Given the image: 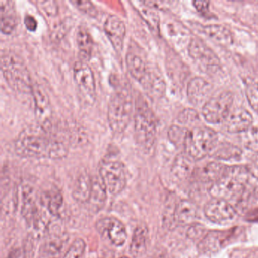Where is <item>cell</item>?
I'll list each match as a JSON object with an SVG mask.
<instances>
[{"label":"cell","instance_id":"46","mask_svg":"<svg viewBox=\"0 0 258 258\" xmlns=\"http://www.w3.org/2000/svg\"><path fill=\"white\" fill-rule=\"evenodd\" d=\"M254 193H255V195H256V196H257V197H258V186L256 187V188H255Z\"/></svg>","mask_w":258,"mask_h":258},{"label":"cell","instance_id":"6","mask_svg":"<svg viewBox=\"0 0 258 258\" xmlns=\"http://www.w3.org/2000/svg\"><path fill=\"white\" fill-rule=\"evenodd\" d=\"M217 142L218 136L214 130L206 126L194 127L188 131L183 146L185 153L194 161H199L211 155Z\"/></svg>","mask_w":258,"mask_h":258},{"label":"cell","instance_id":"22","mask_svg":"<svg viewBox=\"0 0 258 258\" xmlns=\"http://www.w3.org/2000/svg\"><path fill=\"white\" fill-rule=\"evenodd\" d=\"M92 190L88 205L93 213H98L104 208L107 200L106 188L100 177H92Z\"/></svg>","mask_w":258,"mask_h":258},{"label":"cell","instance_id":"33","mask_svg":"<svg viewBox=\"0 0 258 258\" xmlns=\"http://www.w3.org/2000/svg\"><path fill=\"white\" fill-rule=\"evenodd\" d=\"M140 7L138 8V11L141 15L142 18L144 19L149 28L155 31L158 32L159 30V17L158 14L153 11V9L148 7L143 2L139 3Z\"/></svg>","mask_w":258,"mask_h":258},{"label":"cell","instance_id":"10","mask_svg":"<svg viewBox=\"0 0 258 258\" xmlns=\"http://www.w3.org/2000/svg\"><path fill=\"white\" fill-rule=\"evenodd\" d=\"M204 212L208 220L220 224L232 223L238 216L236 209L229 202L214 198L205 204Z\"/></svg>","mask_w":258,"mask_h":258},{"label":"cell","instance_id":"42","mask_svg":"<svg viewBox=\"0 0 258 258\" xmlns=\"http://www.w3.org/2000/svg\"><path fill=\"white\" fill-rule=\"evenodd\" d=\"M24 23H25V27L29 31H35L37 28V21L36 20L35 18L31 15H27L24 19Z\"/></svg>","mask_w":258,"mask_h":258},{"label":"cell","instance_id":"43","mask_svg":"<svg viewBox=\"0 0 258 258\" xmlns=\"http://www.w3.org/2000/svg\"><path fill=\"white\" fill-rule=\"evenodd\" d=\"M247 169L250 175L258 179V154L252 158Z\"/></svg>","mask_w":258,"mask_h":258},{"label":"cell","instance_id":"24","mask_svg":"<svg viewBox=\"0 0 258 258\" xmlns=\"http://www.w3.org/2000/svg\"><path fill=\"white\" fill-rule=\"evenodd\" d=\"M149 239V230L144 224L138 225L134 230L130 246V252L134 257L142 256L146 251Z\"/></svg>","mask_w":258,"mask_h":258},{"label":"cell","instance_id":"16","mask_svg":"<svg viewBox=\"0 0 258 258\" xmlns=\"http://www.w3.org/2000/svg\"><path fill=\"white\" fill-rule=\"evenodd\" d=\"M104 29L114 49L117 52H121L126 36L124 22L117 16L111 15L105 21Z\"/></svg>","mask_w":258,"mask_h":258},{"label":"cell","instance_id":"13","mask_svg":"<svg viewBox=\"0 0 258 258\" xmlns=\"http://www.w3.org/2000/svg\"><path fill=\"white\" fill-rule=\"evenodd\" d=\"M37 123L45 126L52 125V110L49 96L40 86L34 84L32 93Z\"/></svg>","mask_w":258,"mask_h":258},{"label":"cell","instance_id":"1","mask_svg":"<svg viewBox=\"0 0 258 258\" xmlns=\"http://www.w3.org/2000/svg\"><path fill=\"white\" fill-rule=\"evenodd\" d=\"M67 136L55 132L53 126L31 125L19 134L15 143L16 153L25 158L61 159L69 153Z\"/></svg>","mask_w":258,"mask_h":258},{"label":"cell","instance_id":"48","mask_svg":"<svg viewBox=\"0 0 258 258\" xmlns=\"http://www.w3.org/2000/svg\"><path fill=\"white\" fill-rule=\"evenodd\" d=\"M120 258H128V257H126V256H122V257H120Z\"/></svg>","mask_w":258,"mask_h":258},{"label":"cell","instance_id":"14","mask_svg":"<svg viewBox=\"0 0 258 258\" xmlns=\"http://www.w3.org/2000/svg\"><path fill=\"white\" fill-rule=\"evenodd\" d=\"M212 85L200 77L191 79L187 87L188 101L195 106L205 105L212 97Z\"/></svg>","mask_w":258,"mask_h":258},{"label":"cell","instance_id":"40","mask_svg":"<svg viewBox=\"0 0 258 258\" xmlns=\"http://www.w3.org/2000/svg\"><path fill=\"white\" fill-rule=\"evenodd\" d=\"M206 234L205 227L199 223H194V224L191 225L187 232V235L190 239L193 240V241H199V243L203 239Z\"/></svg>","mask_w":258,"mask_h":258},{"label":"cell","instance_id":"4","mask_svg":"<svg viewBox=\"0 0 258 258\" xmlns=\"http://www.w3.org/2000/svg\"><path fill=\"white\" fill-rule=\"evenodd\" d=\"M134 131L139 146L143 150H151L156 138V120L152 109L142 96H139L136 100Z\"/></svg>","mask_w":258,"mask_h":258},{"label":"cell","instance_id":"11","mask_svg":"<svg viewBox=\"0 0 258 258\" xmlns=\"http://www.w3.org/2000/svg\"><path fill=\"white\" fill-rule=\"evenodd\" d=\"M190 56L200 66L207 69H216L220 66V61L217 54L197 37L191 39L188 46Z\"/></svg>","mask_w":258,"mask_h":258},{"label":"cell","instance_id":"9","mask_svg":"<svg viewBox=\"0 0 258 258\" xmlns=\"http://www.w3.org/2000/svg\"><path fill=\"white\" fill-rule=\"evenodd\" d=\"M74 78L86 101L90 103L94 102L96 96V81L93 71L85 61H79L75 63Z\"/></svg>","mask_w":258,"mask_h":258},{"label":"cell","instance_id":"47","mask_svg":"<svg viewBox=\"0 0 258 258\" xmlns=\"http://www.w3.org/2000/svg\"><path fill=\"white\" fill-rule=\"evenodd\" d=\"M151 258H162V257H161V256H152V257H151Z\"/></svg>","mask_w":258,"mask_h":258},{"label":"cell","instance_id":"38","mask_svg":"<svg viewBox=\"0 0 258 258\" xmlns=\"http://www.w3.org/2000/svg\"><path fill=\"white\" fill-rule=\"evenodd\" d=\"M75 7H76L80 11L83 12L85 14L95 17L97 15V10L95 7L94 4L90 1H71Z\"/></svg>","mask_w":258,"mask_h":258},{"label":"cell","instance_id":"41","mask_svg":"<svg viewBox=\"0 0 258 258\" xmlns=\"http://www.w3.org/2000/svg\"><path fill=\"white\" fill-rule=\"evenodd\" d=\"M38 4L42 6L43 10L49 16H54L56 14L58 7H57L56 3L54 1H42Z\"/></svg>","mask_w":258,"mask_h":258},{"label":"cell","instance_id":"25","mask_svg":"<svg viewBox=\"0 0 258 258\" xmlns=\"http://www.w3.org/2000/svg\"><path fill=\"white\" fill-rule=\"evenodd\" d=\"M202 31L208 37L220 44L229 46L233 42V36L230 30L223 25H205L202 28Z\"/></svg>","mask_w":258,"mask_h":258},{"label":"cell","instance_id":"32","mask_svg":"<svg viewBox=\"0 0 258 258\" xmlns=\"http://www.w3.org/2000/svg\"><path fill=\"white\" fill-rule=\"evenodd\" d=\"M178 202L174 197H170L166 202L163 212V224L164 227L171 229L176 222V208Z\"/></svg>","mask_w":258,"mask_h":258},{"label":"cell","instance_id":"27","mask_svg":"<svg viewBox=\"0 0 258 258\" xmlns=\"http://www.w3.org/2000/svg\"><path fill=\"white\" fill-rule=\"evenodd\" d=\"M126 66L131 76L142 84L147 76L149 69L140 55L130 52L126 57Z\"/></svg>","mask_w":258,"mask_h":258},{"label":"cell","instance_id":"3","mask_svg":"<svg viewBox=\"0 0 258 258\" xmlns=\"http://www.w3.org/2000/svg\"><path fill=\"white\" fill-rule=\"evenodd\" d=\"M0 60L1 72L9 86L21 93H32L34 84L22 58L12 51L2 50Z\"/></svg>","mask_w":258,"mask_h":258},{"label":"cell","instance_id":"28","mask_svg":"<svg viewBox=\"0 0 258 258\" xmlns=\"http://www.w3.org/2000/svg\"><path fill=\"white\" fill-rule=\"evenodd\" d=\"M76 40L79 54L83 61H89L91 58L93 43L91 35L85 27L78 28Z\"/></svg>","mask_w":258,"mask_h":258},{"label":"cell","instance_id":"31","mask_svg":"<svg viewBox=\"0 0 258 258\" xmlns=\"http://www.w3.org/2000/svg\"><path fill=\"white\" fill-rule=\"evenodd\" d=\"M142 84L145 89L156 97L162 96L165 91V84L163 78L156 72L150 70Z\"/></svg>","mask_w":258,"mask_h":258},{"label":"cell","instance_id":"12","mask_svg":"<svg viewBox=\"0 0 258 258\" xmlns=\"http://www.w3.org/2000/svg\"><path fill=\"white\" fill-rule=\"evenodd\" d=\"M96 229L102 235L107 234L110 241L117 247H121L127 238L126 226L114 217H104L98 220Z\"/></svg>","mask_w":258,"mask_h":258},{"label":"cell","instance_id":"36","mask_svg":"<svg viewBox=\"0 0 258 258\" xmlns=\"http://www.w3.org/2000/svg\"><path fill=\"white\" fill-rule=\"evenodd\" d=\"M86 243L82 238H77L66 250L63 258H81L84 254Z\"/></svg>","mask_w":258,"mask_h":258},{"label":"cell","instance_id":"17","mask_svg":"<svg viewBox=\"0 0 258 258\" xmlns=\"http://www.w3.org/2000/svg\"><path fill=\"white\" fill-rule=\"evenodd\" d=\"M253 118L250 111L244 108H237L231 111L225 120V127L231 134L246 132L251 127Z\"/></svg>","mask_w":258,"mask_h":258},{"label":"cell","instance_id":"20","mask_svg":"<svg viewBox=\"0 0 258 258\" xmlns=\"http://www.w3.org/2000/svg\"><path fill=\"white\" fill-rule=\"evenodd\" d=\"M227 167L221 163L212 161L200 168L196 169L193 176H196L199 182L212 185L224 175Z\"/></svg>","mask_w":258,"mask_h":258},{"label":"cell","instance_id":"49","mask_svg":"<svg viewBox=\"0 0 258 258\" xmlns=\"http://www.w3.org/2000/svg\"><path fill=\"white\" fill-rule=\"evenodd\" d=\"M25 258H30V257H25Z\"/></svg>","mask_w":258,"mask_h":258},{"label":"cell","instance_id":"30","mask_svg":"<svg viewBox=\"0 0 258 258\" xmlns=\"http://www.w3.org/2000/svg\"><path fill=\"white\" fill-rule=\"evenodd\" d=\"M66 241V237L62 235H50L43 244L41 253L47 258H58L64 249Z\"/></svg>","mask_w":258,"mask_h":258},{"label":"cell","instance_id":"21","mask_svg":"<svg viewBox=\"0 0 258 258\" xmlns=\"http://www.w3.org/2000/svg\"><path fill=\"white\" fill-rule=\"evenodd\" d=\"M17 26L14 4L8 0L0 1V28L5 34H10Z\"/></svg>","mask_w":258,"mask_h":258},{"label":"cell","instance_id":"44","mask_svg":"<svg viewBox=\"0 0 258 258\" xmlns=\"http://www.w3.org/2000/svg\"><path fill=\"white\" fill-rule=\"evenodd\" d=\"M196 10L201 13H207L209 10L210 3L208 1H199L196 0L192 3Z\"/></svg>","mask_w":258,"mask_h":258},{"label":"cell","instance_id":"29","mask_svg":"<svg viewBox=\"0 0 258 258\" xmlns=\"http://www.w3.org/2000/svg\"><path fill=\"white\" fill-rule=\"evenodd\" d=\"M242 155V151L238 146L229 143L217 145L211 153V156L217 160L233 161L238 160Z\"/></svg>","mask_w":258,"mask_h":258},{"label":"cell","instance_id":"15","mask_svg":"<svg viewBox=\"0 0 258 258\" xmlns=\"http://www.w3.org/2000/svg\"><path fill=\"white\" fill-rule=\"evenodd\" d=\"M235 235L234 229L226 231H211L206 234L199 243V249L203 253H212L226 245Z\"/></svg>","mask_w":258,"mask_h":258},{"label":"cell","instance_id":"2","mask_svg":"<svg viewBox=\"0 0 258 258\" xmlns=\"http://www.w3.org/2000/svg\"><path fill=\"white\" fill-rule=\"evenodd\" d=\"M247 167L241 166L227 167L226 173L211 185L209 193L214 199L227 201L239 199L246 191L250 176Z\"/></svg>","mask_w":258,"mask_h":258},{"label":"cell","instance_id":"23","mask_svg":"<svg viewBox=\"0 0 258 258\" xmlns=\"http://www.w3.org/2000/svg\"><path fill=\"white\" fill-rule=\"evenodd\" d=\"M198 217L197 206L194 202L183 199L178 202L176 208V222L184 226L194 224Z\"/></svg>","mask_w":258,"mask_h":258},{"label":"cell","instance_id":"35","mask_svg":"<svg viewBox=\"0 0 258 258\" xmlns=\"http://www.w3.org/2000/svg\"><path fill=\"white\" fill-rule=\"evenodd\" d=\"M47 208L49 212L55 217L60 215L63 205V196L58 189L51 190L48 195Z\"/></svg>","mask_w":258,"mask_h":258},{"label":"cell","instance_id":"8","mask_svg":"<svg viewBox=\"0 0 258 258\" xmlns=\"http://www.w3.org/2000/svg\"><path fill=\"white\" fill-rule=\"evenodd\" d=\"M233 101V94L229 91L212 96L202 107L204 119L212 124L224 122L230 114Z\"/></svg>","mask_w":258,"mask_h":258},{"label":"cell","instance_id":"37","mask_svg":"<svg viewBox=\"0 0 258 258\" xmlns=\"http://www.w3.org/2000/svg\"><path fill=\"white\" fill-rule=\"evenodd\" d=\"M199 120V115L197 111L191 108L183 110L177 117L178 123L182 126H191L197 123Z\"/></svg>","mask_w":258,"mask_h":258},{"label":"cell","instance_id":"26","mask_svg":"<svg viewBox=\"0 0 258 258\" xmlns=\"http://www.w3.org/2000/svg\"><path fill=\"white\" fill-rule=\"evenodd\" d=\"M92 177L87 173H83L77 179L72 196L78 203H88L92 190Z\"/></svg>","mask_w":258,"mask_h":258},{"label":"cell","instance_id":"45","mask_svg":"<svg viewBox=\"0 0 258 258\" xmlns=\"http://www.w3.org/2000/svg\"><path fill=\"white\" fill-rule=\"evenodd\" d=\"M247 219L250 221L258 220V210L255 209L253 211H249L247 214Z\"/></svg>","mask_w":258,"mask_h":258},{"label":"cell","instance_id":"39","mask_svg":"<svg viewBox=\"0 0 258 258\" xmlns=\"http://www.w3.org/2000/svg\"><path fill=\"white\" fill-rule=\"evenodd\" d=\"M245 94L250 107L258 113V87L251 84L247 85L246 87Z\"/></svg>","mask_w":258,"mask_h":258},{"label":"cell","instance_id":"19","mask_svg":"<svg viewBox=\"0 0 258 258\" xmlns=\"http://www.w3.org/2000/svg\"><path fill=\"white\" fill-rule=\"evenodd\" d=\"M194 160L186 153L178 155L173 161L171 168L172 176L179 182H185L194 175Z\"/></svg>","mask_w":258,"mask_h":258},{"label":"cell","instance_id":"7","mask_svg":"<svg viewBox=\"0 0 258 258\" xmlns=\"http://www.w3.org/2000/svg\"><path fill=\"white\" fill-rule=\"evenodd\" d=\"M99 177L110 194L114 196L120 194L126 187L124 166L117 160L102 161L99 165Z\"/></svg>","mask_w":258,"mask_h":258},{"label":"cell","instance_id":"5","mask_svg":"<svg viewBox=\"0 0 258 258\" xmlns=\"http://www.w3.org/2000/svg\"><path fill=\"white\" fill-rule=\"evenodd\" d=\"M134 111L132 95L126 89L115 92L108 104V123L116 134L123 132L129 125Z\"/></svg>","mask_w":258,"mask_h":258},{"label":"cell","instance_id":"34","mask_svg":"<svg viewBox=\"0 0 258 258\" xmlns=\"http://www.w3.org/2000/svg\"><path fill=\"white\" fill-rule=\"evenodd\" d=\"M188 131L185 126L173 124L169 128L168 138L170 141L176 147L184 146Z\"/></svg>","mask_w":258,"mask_h":258},{"label":"cell","instance_id":"18","mask_svg":"<svg viewBox=\"0 0 258 258\" xmlns=\"http://www.w3.org/2000/svg\"><path fill=\"white\" fill-rule=\"evenodd\" d=\"M22 215L30 224L37 226L40 224L42 217L39 211L35 194L31 187H25L23 191Z\"/></svg>","mask_w":258,"mask_h":258}]
</instances>
